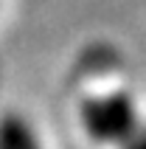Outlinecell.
I'll return each instance as SVG.
<instances>
[{
	"mask_svg": "<svg viewBox=\"0 0 146 149\" xmlns=\"http://www.w3.org/2000/svg\"><path fill=\"white\" fill-rule=\"evenodd\" d=\"M121 149H146V124H143V121H140L138 130L121 143Z\"/></svg>",
	"mask_w": 146,
	"mask_h": 149,
	"instance_id": "obj_3",
	"label": "cell"
},
{
	"mask_svg": "<svg viewBox=\"0 0 146 149\" xmlns=\"http://www.w3.org/2000/svg\"><path fill=\"white\" fill-rule=\"evenodd\" d=\"M79 121L90 141L104 143V146H113V143L121 146L138 130L140 116H138V107H135L129 93L110 90V93L90 96V99L81 101Z\"/></svg>",
	"mask_w": 146,
	"mask_h": 149,
	"instance_id": "obj_1",
	"label": "cell"
},
{
	"mask_svg": "<svg viewBox=\"0 0 146 149\" xmlns=\"http://www.w3.org/2000/svg\"><path fill=\"white\" fill-rule=\"evenodd\" d=\"M0 149H42L28 118L6 113L0 118Z\"/></svg>",
	"mask_w": 146,
	"mask_h": 149,
	"instance_id": "obj_2",
	"label": "cell"
}]
</instances>
